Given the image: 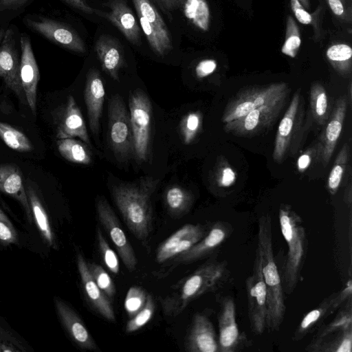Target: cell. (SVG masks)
Here are the masks:
<instances>
[{
	"label": "cell",
	"mask_w": 352,
	"mask_h": 352,
	"mask_svg": "<svg viewBox=\"0 0 352 352\" xmlns=\"http://www.w3.org/2000/svg\"><path fill=\"white\" fill-rule=\"evenodd\" d=\"M99 221L109 234L125 267L133 271L137 265V258L133 247L109 203L102 197L96 203Z\"/></svg>",
	"instance_id": "12"
},
{
	"label": "cell",
	"mask_w": 352,
	"mask_h": 352,
	"mask_svg": "<svg viewBox=\"0 0 352 352\" xmlns=\"http://www.w3.org/2000/svg\"><path fill=\"white\" fill-rule=\"evenodd\" d=\"M94 49L102 69L113 80L119 81V71L123 67L124 58L118 41L109 35H101Z\"/></svg>",
	"instance_id": "26"
},
{
	"label": "cell",
	"mask_w": 352,
	"mask_h": 352,
	"mask_svg": "<svg viewBox=\"0 0 352 352\" xmlns=\"http://www.w3.org/2000/svg\"><path fill=\"white\" fill-rule=\"evenodd\" d=\"M4 33H5L4 29L0 28V44H1V42L2 38L3 37Z\"/></svg>",
	"instance_id": "56"
},
{
	"label": "cell",
	"mask_w": 352,
	"mask_h": 352,
	"mask_svg": "<svg viewBox=\"0 0 352 352\" xmlns=\"http://www.w3.org/2000/svg\"><path fill=\"white\" fill-rule=\"evenodd\" d=\"M54 302L60 321L73 341L83 349L98 351L97 344L78 315L62 300L55 298Z\"/></svg>",
	"instance_id": "25"
},
{
	"label": "cell",
	"mask_w": 352,
	"mask_h": 352,
	"mask_svg": "<svg viewBox=\"0 0 352 352\" xmlns=\"http://www.w3.org/2000/svg\"><path fill=\"white\" fill-rule=\"evenodd\" d=\"M105 91L99 72L91 68L87 76L84 98L87 109L89 127L94 135L98 134Z\"/></svg>",
	"instance_id": "24"
},
{
	"label": "cell",
	"mask_w": 352,
	"mask_h": 352,
	"mask_svg": "<svg viewBox=\"0 0 352 352\" xmlns=\"http://www.w3.org/2000/svg\"><path fill=\"white\" fill-rule=\"evenodd\" d=\"M29 0H0V10H14L23 6Z\"/></svg>",
	"instance_id": "51"
},
{
	"label": "cell",
	"mask_w": 352,
	"mask_h": 352,
	"mask_svg": "<svg viewBox=\"0 0 352 352\" xmlns=\"http://www.w3.org/2000/svg\"><path fill=\"white\" fill-rule=\"evenodd\" d=\"M304 109V98L298 89L294 94L278 127L272 155L275 162L280 164L289 154L295 153L300 138L302 136Z\"/></svg>",
	"instance_id": "6"
},
{
	"label": "cell",
	"mask_w": 352,
	"mask_h": 352,
	"mask_svg": "<svg viewBox=\"0 0 352 352\" xmlns=\"http://www.w3.org/2000/svg\"><path fill=\"white\" fill-rule=\"evenodd\" d=\"M76 260L81 283L89 303L106 320L115 322L116 316L111 301L94 280L84 256L78 253Z\"/></svg>",
	"instance_id": "23"
},
{
	"label": "cell",
	"mask_w": 352,
	"mask_h": 352,
	"mask_svg": "<svg viewBox=\"0 0 352 352\" xmlns=\"http://www.w3.org/2000/svg\"><path fill=\"white\" fill-rule=\"evenodd\" d=\"M278 219L281 232L288 251L283 266L281 280L283 291L292 294L297 286L307 251V240L301 217L291 206H280Z\"/></svg>",
	"instance_id": "4"
},
{
	"label": "cell",
	"mask_w": 352,
	"mask_h": 352,
	"mask_svg": "<svg viewBox=\"0 0 352 352\" xmlns=\"http://www.w3.org/2000/svg\"><path fill=\"white\" fill-rule=\"evenodd\" d=\"M108 116L110 146L118 160L127 161L133 155V139L130 118L120 95L111 98Z\"/></svg>",
	"instance_id": "8"
},
{
	"label": "cell",
	"mask_w": 352,
	"mask_h": 352,
	"mask_svg": "<svg viewBox=\"0 0 352 352\" xmlns=\"http://www.w3.org/2000/svg\"><path fill=\"white\" fill-rule=\"evenodd\" d=\"M310 109L314 120L320 125H324L329 118V105L326 90L318 82L310 87Z\"/></svg>",
	"instance_id": "35"
},
{
	"label": "cell",
	"mask_w": 352,
	"mask_h": 352,
	"mask_svg": "<svg viewBox=\"0 0 352 352\" xmlns=\"http://www.w3.org/2000/svg\"><path fill=\"white\" fill-rule=\"evenodd\" d=\"M96 236L98 249L104 263L113 274H118L120 264L118 256L107 242L99 227L97 228Z\"/></svg>",
	"instance_id": "45"
},
{
	"label": "cell",
	"mask_w": 352,
	"mask_h": 352,
	"mask_svg": "<svg viewBox=\"0 0 352 352\" xmlns=\"http://www.w3.org/2000/svg\"><path fill=\"white\" fill-rule=\"evenodd\" d=\"M352 328L351 297L342 306L336 317L327 324L318 328L314 339L321 338L327 335Z\"/></svg>",
	"instance_id": "37"
},
{
	"label": "cell",
	"mask_w": 352,
	"mask_h": 352,
	"mask_svg": "<svg viewBox=\"0 0 352 352\" xmlns=\"http://www.w3.org/2000/svg\"><path fill=\"white\" fill-rule=\"evenodd\" d=\"M72 7L86 14L94 13V10L90 7L87 3L86 0H63Z\"/></svg>",
	"instance_id": "52"
},
{
	"label": "cell",
	"mask_w": 352,
	"mask_h": 352,
	"mask_svg": "<svg viewBox=\"0 0 352 352\" xmlns=\"http://www.w3.org/2000/svg\"><path fill=\"white\" fill-rule=\"evenodd\" d=\"M133 139V156L138 163L147 162L150 153L152 106L141 89L134 91L129 100Z\"/></svg>",
	"instance_id": "7"
},
{
	"label": "cell",
	"mask_w": 352,
	"mask_h": 352,
	"mask_svg": "<svg viewBox=\"0 0 352 352\" xmlns=\"http://www.w3.org/2000/svg\"><path fill=\"white\" fill-rule=\"evenodd\" d=\"M347 105V98L345 96H341L336 100L332 113L325 124L319 140L316 144V161L324 167L329 164L340 137Z\"/></svg>",
	"instance_id": "14"
},
{
	"label": "cell",
	"mask_w": 352,
	"mask_h": 352,
	"mask_svg": "<svg viewBox=\"0 0 352 352\" xmlns=\"http://www.w3.org/2000/svg\"><path fill=\"white\" fill-rule=\"evenodd\" d=\"M316 146L307 148L298 159L297 168L299 172H304L310 165L314 156L316 157Z\"/></svg>",
	"instance_id": "50"
},
{
	"label": "cell",
	"mask_w": 352,
	"mask_h": 352,
	"mask_svg": "<svg viewBox=\"0 0 352 352\" xmlns=\"http://www.w3.org/2000/svg\"><path fill=\"white\" fill-rule=\"evenodd\" d=\"M189 352H219L218 337L209 317L197 313L191 323L186 342Z\"/></svg>",
	"instance_id": "22"
},
{
	"label": "cell",
	"mask_w": 352,
	"mask_h": 352,
	"mask_svg": "<svg viewBox=\"0 0 352 352\" xmlns=\"http://www.w3.org/2000/svg\"><path fill=\"white\" fill-rule=\"evenodd\" d=\"M333 16L341 23L351 24L352 6L349 0H324Z\"/></svg>",
	"instance_id": "46"
},
{
	"label": "cell",
	"mask_w": 352,
	"mask_h": 352,
	"mask_svg": "<svg viewBox=\"0 0 352 352\" xmlns=\"http://www.w3.org/2000/svg\"><path fill=\"white\" fill-rule=\"evenodd\" d=\"M302 6L307 10H310V0H298Z\"/></svg>",
	"instance_id": "55"
},
{
	"label": "cell",
	"mask_w": 352,
	"mask_h": 352,
	"mask_svg": "<svg viewBox=\"0 0 352 352\" xmlns=\"http://www.w3.org/2000/svg\"><path fill=\"white\" fill-rule=\"evenodd\" d=\"M0 241L4 244L14 243L17 234L12 223L0 208Z\"/></svg>",
	"instance_id": "47"
},
{
	"label": "cell",
	"mask_w": 352,
	"mask_h": 352,
	"mask_svg": "<svg viewBox=\"0 0 352 352\" xmlns=\"http://www.w3.org/2000/svg\"><path fill=\"white\" fill-rule=\"evenodd\" d=\"M204 226L187 223L164 240L157 248L155 260L164 263L189 250L207 233Z\"/></svg>",
	"instance_id": "17"
},
{
	"label": "cell",
	"mask_w": 352,
	"mask_h": 352,
	"mask_svg": "<svg viewBox=\"0 0 352 352\" xmlns=\"http://www.w3.org/2000/svg\"><path fill=\"white\" fill-rule=\"evenodd\" d=\"M351 2V0H349Z\"/></svg>",
	"instance_id": "58"
},
{
	"label": "cell",
	"mask_w": 352,
	"mask_h": 352,
	"mask_svg": "<svg viewBox=\"0 0 352 352\" xmlns=\"http://www.w3.org/2000/svg\"><path fill=\"white\" fill-rule=\"evenodd\" d=\"M164 201L169 213L179 217L184 214L192 204L190 193L179 186H172L165 192Z\"/></svg>",
	"instance_id": "34"
},
{
	"label": "cell",
	"mask_w": 352,
	"mask_h": 352,
	"mask_svg": "<svg viewBox=\"0 0 352 352\" xmlns=\"http://www.w3.org/2000/svg\"><path fill=\"white\" fill-rule=\"evenodd\" d=\"M21 57L20 60V78L27 102L35 114L36 90L39 80V70L32 51L30 36L23 34L20 39Z\"/></svg>",
	"instance_id": "20"
},
{
	"label": "cell",
	"mask_w": 352,
	"mask_h": 352,
	"mask_svg": "<svg viewBox=\"0 0 352 352\" xmlns=\"http://www.w3.org/2000/svg\"><path fill=\"white\" fill-rule=\"evenodd\" d=\"M147 294L140 287L131 286L124 299V309L130 318L134 316L144 306Z\"/></svg>",
	"instance_id": "44"
},
{
	"label": "cell",
	"mask_w": 352,
	"mask_h": 352,
	"mask_svg": "<svg viewBox=\"0 0 352 352\" xmlns=\"http://www.w3.org/2000/svg\"><path fill=\"white\" fill-rule=\"evenodd\" d=\"M0 77L23 103L27 102L20 78V60L12 30L8 29L0 44Z\"/></svg>",
	"instance_id": "16"
},
{
	"label": "cell",
	"mask_w": 352,
	"mask_h": 352,
	"mask_svg": "<svg viewBox=\"0 0 352 352\" xmlns=\"http://www.w3.org/2000/svg\"><path fill=\"white\" fill-rule=\"evenodd\" d=\"M57 148L59 153L67 161L87 165L91 163V155L88 147L74 138L58 139Z\"/></svg>",
	"instance_id": "33"
},
{
	"label": "cell",
	"mask_w": 352,
	"mask_h": 352,
	"mask_svg": "<svg viewBox=\"0 0 352 352\" xmlns=\"http://www.w3.org/2000/svg\"><path fill=\"white\" fill-rule=\"evenodd\" d=\"M0 138L9 148L18 152H30L34 149L23 133L7 123L0 122Z\"/></svg>",
	"instance_id": "38"
},
{
	"label": "cell",
	"mask_w": 352,
	"mask_h": 352,
	"mask_svg": "<svg viewBox=\"0 0 352 352\" xmlns=\"http://www.w3.org/2000/svg\"><path fill=\"white\" fill-rule=\"evenodd\" d=\"M290 8L294 16L300 23L312 27L314 41H320L323 36L322 23L325 12L324 2L322 0L320 1V5L312 13L306 10L298 0H290Z\"/></svg>",
	"instance_id": "31"
},
{
	"label": "cell",
	"mask_w": 352,
	"mask_h": 352,
	"mask_svg": "<svg viewBox=\"0 0 352 352\" xmlns=\"http://www.w3.org/2000/svg\"><path fill=\"white\" fill-rule=\"evenodd\" d=\"M141 28L146 36L170 37L166 25L151 0H133Z\"/></svg>",
	"instance_id": "28"
},
{
	"label": "cell",
	"mask_w": 352,
	"mask_h": 352,
	"mask_svg": "<svg viewBox=\"0 0 352 352\" xmlns=\"http://www.w3.org/2000/svg\"><path fill=\"white\" fill-rule=\"evenodd\" d=\"M159 179L145 177L136 182L120 184L112 188V196L127 227L139 240L149 235L152 224L151 197Z\"/></svg>",
	"instance_id": "1"
},
{
	"label": "cell",
	"mask_w": 352,
	"mask_h": 352,
	"mask_svg": "<svg viewBox=\"0 0 352 352\" xmlns=\"http://www.w3.org/2000/svg\"><path fill=\"white\" fill-rule=\"evenodd\" d=\"M232 232V226L228 222H215L201 239L189 250L176 256L175 261L187 263L208 256L228 239Z\"/></svg>",
	"instance_id": "18"
},
{
	"label": "cell",
	"mask_w": 352,
	"mask_h": 352,
	"mask_svg": "<svg viewBox=\"0 0 352 352\" xmlns=\"http://www.w3.org/2000/svg\"><path fill=\"white\" fill-rule=\"evenodd\" d=\"M109 12L94 10V13L109 21L133 45L141 43V30L135 16L124 0H111Z\"/></svg>",
	"instance_id": "21"
},
{
	"label": "cell",
	"mask_w": 352,
	"mask_h": 352,
	"mask_svg": "<svg viewBox=\"0 0 352 352\" xmlns=\"http://www.w3.org/2000/svg\"><path fill=\"white\" fill-rule=\"evenodd\" d=\"M0 190L19 201L28 220L32 221V210L19 167L10 164L0 165Z\"/></svg>",
	"instance_id": "27"
},
{
	"label": "cell",
	"mask_w": 352,
	"mask_h": 352,
	"mask_svg": "<svg viewBox=\"0 0 352 352\" xmlns=\"http://www.w3.org/2000/svg\"><path fill=\"white\" fill-rule=\"evenodd\" d=\"M228 276L226 261H208L187 276L175 292L162 299L164 314L168 316H177L192 301L219 287Z\"/></svg>",
	"instance_id": "3"
},
{
	"label": "cell",
	"mask_w": 352,
	"mask_h": 352,
	"mask_svg": "<svg viewBox=\"0 0 352 352\" xmlns=\"http://www.w3.org/2000/svg\"><path fill=\"white\" fill-rule=\"evenodd\" d=\"M89 270L100 289L111 300L116 294L114 283L109 274L100 265L94 263H87Z\"/></svg>",
	"instance_id": "43"
},
{
	"label": "cell",
	"mask_w": 352,
	"mask_h": 352,
	"mask_svg": "<svg viewBox=\"0 0 352 352\" xmlns=\"http://www.w3.org/2000/svg\"><path fill=\"white\" fill-rule=\"evenodd\" d=\"M352 194H351V185L349 184L348 187L346 188L344 191V199L346 204L351 208V201H352Z\"/></svg>",
	"instance_id": "54"
},
{
	"label": "cell",
	"mask_w": 352,
	"mask_h": 352,
	"mask_svg": "<svg viewBox=\"0 0 352 352\" xmlns=\"http://www.w3.org/2000/svg\"><path fill=\"white\" fill-rule=\"evenodd\" d=\"M217 68V62L213 59H204L199 62L195 67L197 78H203L212 74Z\"/></svg>",
	"instance_id": "49"
},
{
	"label": "cell",
	"mask_w": 352,
	"mask_h": 352,
	"mask_svg": "<svg viewBox=\"0 0 352 352\" xmlns=\"http://www.w3.org/2000/svg\"><path fill=\"white\" fill-rule=\"evenodd\" d=\"M248 298V315L251 331L262 334L265 329L267 316V292L262 273V258L258 248L251 274L245 280Z\"/></svg>",
	"instance_id": "9"
},
{
	"label": "cell",
	"mask_w": 352,
	"mask_h": 352,
	"mask_svg": "<svg viewBox=\"0 0 352 352\" xmlns=\"http://www.w3.org/2000/svg\"><path fill=\"white\" fill-rule=\"evenodd\" d=\"M289 92V85L285 82H274L263 86L243 88L226 104L221 121L226 124L237 120L254 109L288 96Z\"/></svg>",
	"instance_id": "5"
},
{
	"label": "cell",
	"mask_w": 352,
	"mask_h": 352,
	"mask_svg": "<svg viewBox=\"0 0 352 352\" xmlns=\"http://www.w3.org/2000/svg\"><path fill=\"white\" fill-rule=\"evenodd\" d=\"M180 10L190 23L201 32L210 28L211 12L206 0H176Z\"/></svg>",
	"instance_id": "29"
},
{
	"label": "cell",
	"mask_w": 352,
	"mask_h": 352,
	"mask_svg": "<svg viewBox=\"0 0 352 352\" xmlns=\"http://www.w3.org/2000/svg\"><path fill=\"white\" fill-rule=\"evenodd\" d=\"M219 352H237L251 345L244 332H241L236 318V305L231 296H224L218 314Z\"/></svg>",
	"instance_id": "11"
},
{
	"label": "cell",
	"mask_w": 352,
	"mask_h": 352,
	"mask_svg": "<svg viewBox=\"0 0 352 352\" xmlns=\"http://www.w3.org/2000/svg\"><path fill=\"white\" fill-rule=\"evenodd\" d=\"M2 351V346H1V342H0V351Z\"/></svg>",
	"instance_id": "57"
},
{
	"label": "cell",
	"mask_w": 352,
	"mask_h": 352,
	"mask_svg": "<svg viewBox=\"0 0 352 352\" xmlns=\"http://www.w3.org/2000/svg\"><path fill=\"white\" fill-rule=\"evenodd\" d=\"M155 311L153 297L147 294L144 306L127 322L125 331L130 333L144 327L152 318Z\"/></svg>",
	"instance_id": "42"
},
{
	"label": "cell",
	"mask_w": 352,
	"mask_h": 352,
	"mask_svg": "<svg viewBox=\"0 0 352 352\" xmlns=\"http://www.w3.org/2000/svg\"><path fill=\"white\" fill-rule=\"evenodd\" d=\"M236 180V173L229 166H224L220 168L217 173L218 185L221 187H229Z\"/></svg>",
	"instance_id": "48"
},
{
	"label": "cell",
	"mask_w": 352,
	"mask_h": 352,
	"mask_svg": "<svg viewBox=\"0 0 352 352\" xmlns=\"http://www.w3.org/2000/svg\"><path fill=\"white\" fill-rule=\"evenodd\" d=\"M326 56L333 68L344 78L352 72V49L346 43H336L328 47Z\"/></svg>",
	"instance_id": "32"
},
{
	"label": "cell",
	"mask_w": 352,
	"mask_h": 352,
	"mask_svg": "<svg viewBox=\"0 0 352 352\" xmlns=\"http://www.w3.org/2000/svg\"><path fill=\"white\" fill-rule=\"evenodd\" d=\"M288 96L252 109L245 116L224 124V131L239 137H251L272 127L284 108Z\"/></svg>",
	"instance_id": "10"
},
{
	"label": "cell",
	"mask_w": 352,
	"mask_h": 352,
	"mask_svg": "<svg viewBox=\"0 0 352 352\" xmlns=\"http://www.w3.org/2000/svg\"><path fill=\"white\" fill-rule=\"evenodd\" d=\"M272 219L267 213L258 219L257 247L262 258V273L267 292L266 329L278 331L285 318L286 307L281 276L274 258L272 246Z\"/></svg>",
	"instance_id": "2"
},
{
	"label": "cell",
	"mask_w": 352,
	"mask_h": 352,
	"mask_svg": "<svg viewBox=\"0 0 352 352\" xmlns=\"http://www.w3.org/2000/svg\"><path fill=\"white\" fill-rule=\"evenodd\" d=\"M301 45V36L299 28L294 19L288 15L286 21L285 41L281 52L286 56L295 58Z\"/></svg>",
	"instance_id": "40"
},
{
	"label": "cell",
	"mask_w": 352,
	"mask_h": 352,
	"mask_svg": "<svg viewBox=\"0 0 352 352\" xmlns=\"http://www.w3.org/2000/svg\"><path fill=\"white\" fill-rule=\"evenodd\" d=\"M202 117L199 111L190 112L181 120L179 129L183 142L190 144L201 127Z\"/></svg>",
	"instance_id": "41"
},
{
	"label": "cell",
	"mask_w": 352,
	"mask_h": 352,
	"mask_svg": "<svg viewBox=\"0 0 352 352\" xmlns=\"http://www.w3.org/2000/svg\"><path fill=\"white\" fill-rule=\"evenodd\" d=\"M352 283L349 278L344 287L325 298L318 306L309 311L301 320L293 336V340L299 341L318 328L322 322L351 297Z\"/></svg>",
	"instance_id": "13"
},
{
	"label": "cell",
	"mask_w": 352,
	"mask_h": 352,
	"mask_svg": "<svg viewBox=\"0 0 352 352\" xmlns=\"http://www.w3.org/2000/svg\"><path fill=\"white\" fill-rule=\"evenodd\" d=\"M352 328L313 339L305 350L312 352H351Z\"/></svg>",
	"instance_id": "30"
},
{
	"label": "cell",
	"mask_w": 352,
	"mask_h": 352,
	"mask_svg": "<svg viewBox=\"0 0 352 352\" xmlns=\"http://www.w3.org/2000/svg\"><path fill=\"white\" fill-rule=\"evenodd\" d=\"M54 120L58 139L78 137L91 146L85 122L72 96L68 97L67 103L56 113Z\"/></svg>",
	"instance_id": "19"
},
{
	"label": "cell",
	"mask_w": 352,
	"mask_h": 352,
	"mask_svg": "<svg viewBox=\"0 0 352 352\" xmlns=\"http://www.w3.org/2000/svg\"><path fill=\"white\" fill-rule=\"evenodd\" d=\"M30 29L41 34L54 43L78 53H85L86 47L79 35L65 24L41 16L24 19Z\"/></svg>",
	"instance_id": "15"
},
{
	"label": "cell",
	"mask_w": 352,
	"mask_h": 352,
	"mask_svg": "<svg viewBox=\"0 0 352 352\" xmlns=\"http://www.w3.org/2000/svg\"><path fill=\"white\" fill-rule=\"evenodd\" d=\"M28 197L37 228L50 246L54 245V236L46 211L39 198L32 188L28 190Z\"/></svg>",
	"instance_id": "36"
},
{
	"label": "cell",
	"mask_w": 352,
	"mask_h": 352,
	"mask_svg": "<svg viewBox=\"0 0 352 352\" xmlns=\"http://www.w3.org/2000/svg\"><path fill=\"white\" fill-rule=\"evenodd\" d=\"M158 3L168 11H173L177 9L176 0H157Z\"/></svg>",
	"instance_id": "53"
},
{
	"label": "cell",
	"mask_w": 352,
	"mask_h": 352,
	"mask_svg": "<svg viewBox=\"0 0 352 352\" xmlns=\"http://www.w3.org/2000/svg\"><path fill=\"white\" fill-rule=\"evenodd\" d=\"M349 159V146L344 143L337 155L336 159L329 173L327 188L331 195L337 193Z\"/></svg>",
	"instance_id": "39"
}]
</instances>
